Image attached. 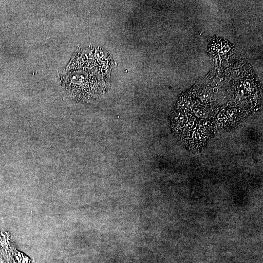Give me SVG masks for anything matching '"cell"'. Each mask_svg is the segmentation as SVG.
I'll return each instance as SVG.
<instances>
[{
	"label": "cell",
	"instance_id": "cell-1",
	"mask_svg": "<svg viewBox=\"0 0 263 263\" xmlns=\"http://www.w3.org/2000/svg\"><path fill=\"white\" fill-rule=\"evenodd\" d=\"M88 69L77 70L71 76L69 90L79 100H91L104 94L110 86L112 59L102 49H96L88 57Z\"/></svg>",
	"mask_w": 263,
	"mask_h": 263
},
{
	"label": "cell",
	"instance_id": "cell-2",
	"mask_svg": "<svg viewBox=\"0 0 263 263\" xmlns=\"http://www.w3.org/2000/svg\"><path fill=\"white\" fill-rule=\"evenodd\" d=\"M6 233H0V247L3 251L7 252L8 250L9 242L8 238L7 237Z\"/></svg>",
	"mask_w": 263,
	"mask_h": 263
},
{
	"label": "cell",
	"instance_id": "cell-3",
	"mask_svg": "<svg viewBox=\"0 0 263 263\" xmlns=\"http://www.w3.org/2000/svg\"><path fill=\"white\" fill-rule=\"evenodd\" d=\"M13 262L14 263H29V259L25 258L22 254L16 251L15 252L14 257H13Z\"/></svg>",
	"mask_w": 263,
	"mask_h": 263
},
{
	"label": "cell",
	"instance_id": "cell-4",
	"mask_svg": "<svg viewBox=\"0 0 263 263\" xmlns=\"http://www.w3.org/2000/svg\"><path fill=\"white\" fill-rule=\"evenodd\" d=\"M0 263H4V262L1 258H0Z\"/></svg>",
	"mask_w": 263,
	"mask_h": 263
}]
</instances>
